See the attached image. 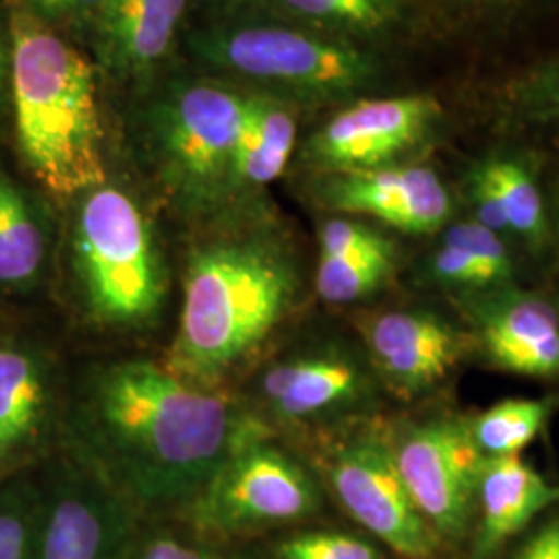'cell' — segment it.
Segmentation results:
<instances>
[{"label": "cell", "instance_id": "6da1fadb", "mask_svg": "<svg viewBox=\"0 0 559 559\" xmlns=\"http://www.w3.org/2000/svg\"><path fill=\"white\" fill-rule=\"evenodd\" d=\"M261 433L224 394L147 360L96 369L78 406L83 462L138 512L185 510Z\"/></svg>", "mask_w": 559, "mask_h": 559}, {"label": "cell", "instance_id": "836d02e7", "mask_svg": "<svg viewBox=\"0 0 559 559\" xmlns=\"http://www.w3.org/2000/svg\"><path fill=\"white\" fill-rule=\"evenodd\" d=\"M34 15L44 23L90 25L104 0H27Z\"/></svg>", "mask_w": 559, "mask_h": 559}, {"label": "cell", "instance_id": "d4e9b609", "mask_svg": "<svg viewBox=\"0 0 559 559\" xmlns=\"http://www.w3.org/2000/svg\"><path fill=\"white\" fill-rule=\"evenodd\" d=\"M392 253H376L360 258H320L316 274V290L321 299L346 305L376 293L394 270Z\"/></svg>", "mask_w": 559, "mask_h": 559}, {"label": "cell", "instance_id": "83f0119b", "mask_svg": "<svg viewBox=\"0 0 559 559\" xmlns=\"http://www.w3.org/2000/svg\"><path fill=\"white\" fill-rule=\"evenodd\" d=\"M441 17L460 25H508L543 11L559 0H431Z\"/></svg>", "mask_w": 559, "mask_h": 559}, {"label": "cell", "instance_id": "484cf974", "mask_svg": "<svg viewBox=\"0 0 559 559\" xmlns=\"http://www.w3.org/2000/svg\"><path fill=\"white\" fill-rule=\"evenodd\" d=\"M44 500L29 483L0 489V559H38Z\"/></svg>", "mask_w": 559, "mask_h": 559}, {"label": "cell", "instance_id": "ac0fdd59", "mask_svg": "<svg viewBox=\"0 0 559 559\" xmlns=\"http://www.w3.org/2000/svg\"><path fill=\"white\" fill-rule=\"evenodd\" d=\"M265 13L330 38L378 48L408 25L406 0H261Z\"/></svg>", "mask_w": 559, "mask_h": 559}, {"label": "cell", "instance_id": "f546056e", "mask_svg": "<svg viewBox=\"0 0 559 559\" xmlns=\"http://www.w3.org/2000/svg\"><path fill=\"white\" fill-rule=\"evenodd\" d=\"M396 251L376 228L348 218L328 221L320 230V258H360Z\"/></svg>", "mask_w": 559, "mask_h": 559}, {"label": "cell", "instance_id": "d6986e66", "mask_svg": "<svg viewBox=\"0 0 559 559\" xmlns=\"http://www.w3.org/2000/svg\"><path fill=\"white\" fill-rule=\"evenodd\" d=\"M295 108L290 102L249 92L233 162V193L261 189L284 173L297 143Z\"/></svg>", "mask_w": 559, "mask_h": 559}, {"label": "cell", "instance_id": "cb8c5ba5", "mask_svg": "<svg viewBox=\"0 0 559 559\" xmlns=\"http://www.w3.org/2000/svg\"><path fill=\"white\" fill-rule=\"evenodd\" d=\"M477 168L493 185L500 198L510 235L526 245L539 247L547 233V221L539 187L526 166L512 158L496 156L480 162Z\"/></svg>", "mask_w": 559, "mask_h": 559}, {"label": "cell", "instance_id": "7402d4cb", "mask_svg": "<svg viewBox=\"0 0 559 559\" xmlns=\"http://www.w3.org/2000/svg\"><path fill=\"white\" fill-rule=\"evenodd\" d=\"M46 233L20 187L0 175V284L21 286L38 276Z\"/></svg>", "mask_w": 559, "mask_h": 559}, {"label": "cell", "instance_id": "5b68a950", "mask_svg": "<svg viewBox=\"0 0 559 559\" xmlns=\"http://www.w3.org/2000/svg\"><path fill=\"white\" fill-rule=\"evenodd\" d=\"M249 92L212 75L166 85L145 112L156 173L182 207L205 210L233 193V162Z\"/></svg>", "mask_w": 559, "mask_h": 559}, {"label": "cell", "instance_id": "d590c367", "mask_svg": "<svg viewBox=\"0 0 559 559\" xmlns=\"http://www.w3.org/2000/svg\"><path fill=\"white\" fill-rule=\"evenodd\" d=\"M9 80H11V44H7L0 29V96Z\"/></svg>", "mask_w": 559, "mask_h": 559}, {"label": "cell", "instance_id": "9c48e42d", "mask_svg": "<svg viewBox=\"0 0 559 559\" xmlns=\"http://www.w3.org/2000/svg\"><path fill=\"white\" fill-rule=\"evenodd\" d=\"M330 483L344 510L400 558H436L438 535L411 498L390 445L348 441L330 462Z\"/></svg>", "mask_w": 559, "mask_h": 559}, {"label": "cell", "instance_id": "4dcf8cb0", "mask_svg": "<svg viewBox=\"0 0 559 559\" xmlns=\"http://www.w3.org/2000/svg\"><path fill=\"white\" fill-rule=\"evenodd\" d=\"M129 559H245L207 540L182 537L175 531H138Z\"/></svg>", "mask_w": 559, "mask_h": 559}, {"label": "cell", "instance_id": "8992f818", "mask_svg": "<svg viewBox=\"0 0 559 559\" xmlns=\"http://www.w3.org/2000/svg\"><path fill=\"white\" fill-rule=\"evenodd\" d=\"M81 198L73 255L92 316L110 325L152 318L164 297V270L140 205L106 182Z\"/></svg>", "mask_w": 559, "mask_h": 559}, {"label": "cell", "instance_id": "7a4b0ae2", "mask_svg": "<svg viewBox=\"0 0 559 559\" xmlns=\"http://www.w3.org/2000/svg\"><path fill=\"white\" fill-rule=\"evenodd\" d=\"M182 284L179 336L166 369L205 388L270 336L299 290L290 255L258 233L198 245Z\"/></svg>", "mask_w": 559, "mask_h": 559}, {"label": "cell", "instance_id": "603a6c76", "mask_svg": "<svg viewBox=\"0 0 559 559\" xmlns=\"http://www.w3.org/2000/svg\"><path fill=\"white\" fill-rule=\"evenodd\" d=\"M549 417L545 400H503L491 406L471 427V436L485 459L520 456L528 448Z\"/></svg>", "mask_w": 559, "mask_h": 559}, {"label": "cell", "instance_id": "44dd1931", "mask_svg": "<svg viewBox=\"0 0 559 559\" xmlns=\"http://www.w3.org/2000/svg\"><path fill=\"white\" fill-rule=\"evenodd\" d=\"M489 115L508 131L559 138V52L500 83Z\"/></svg>", "mask_w": 559, "mask_h": 559}, {"label": "cell", "instance_id": "30bf717a", "mask_svg": "<svg viewBox=\"0 0 559 559\" xmlns=\"http://www.w3.org/2000/svg\"><path fill=\"white\" fill-rule=\"evenodd\" d=\"M392 454L411 498L436 535L460 537L468 526L485 464L471 427L456 420L411 427Z\"/></svg>", "mask_w": 559, "mask_h": 559}, {"label": "cell", "instance_id": "52a82bcc", "mask_svg": "<svg viewBox=\"0 0 559 559\" xmlns=\"http://www.w3.org/2000/svg\"><path fill=\"white\" fill-rule=\"evenodd\" d=\"M318 506L311 477L261 433L224 460L185 512L200 533L240 537L307 519Z\"/></svg>", "mask_w": 559, "mask_h": 559}, {"label": "cell", "instance_id": "d6a6232c", "mask_svg": "<svg viewBox=\"0 0 559 559\" xmlns=\"http://www.w3.org/2000/svg\"><path fill=\"white\" fill-rule=\"evenodd\" d=\"M468 198H471V203H473L475 222H479L485 228L493 230L500 237H508L510 235V226H508V221H506L500 198H498L493 185L487 180V177L480 173L479 168H475L471 182H468Z\"/></svg>", "mask_w": 559, "mask_h": 559}, {"label": "cell", "instance_id": "7c38bea8", "mask_svg": "<svg viewBox=\"0 0 559 559\" xmlns=\"http://www.w3.org/2000/svg\"><path fill=\"white\" fill-rule=\"evenodd\" d=\"M320 198L334 212L369 216L411 235L436 233L452 214L440 175L415 164L325 175Z\"/></svg>", "mask_w": 559, "mask_h": 559}, {"label": "cell", "instance_id": "8fae6325", "mask_svg": "<svg viewBox=\"0 0 559 559\" xmlns=\"http://www.w3.org/2000/svg\"><path fill=\"white\" fill-rule=\"evenodd\" d=\"M138 510L81 462L55 485L41 512L38 559H129Z\"/></svg>", "mask_w": 559, "mask_h": 559}, {"label": "cell", "instance_id": "e0dca14e", "mask_svg": "<svg viewBox=\"0 0 559 559\" xmlns=\"http://www.w3.org/2000/svg\"><path fill=\"white\" fill-rule=\"evenodd\" d=\"M477 496L480 503L477 558L487 559L537 514L559 503V485L545 479L520 456L485 459Z\"/></svg>", "mask_w": 559, "mask_h": 559}, {"label": "cell", "instance_id": "f1b7e54d", "mask_svg": "<svg viewBox=\"0 0 559 559\" xmlns=\"http://www.w3.org/2000/svg\"><path fill=\"white\" fill-rule=\"evenodd\" d=\"M278 551L282 559H380L371 543L334 531L300 533L282 540Z\"/></svg>", "mask_w": 559, "mask_h": 559}, {"label": "cell", "instance_id": "9a60e30c", "mask_svg": "<svg viewBox=\"0 0 559 559\" xmlns=\"http://www.w3.org/2000/svg\"><path fill=\"white\" fill-rule=\"evenodd\" d=\"M369 376L342 353H311L272 365L261 378V396L286 420H309L344 413L369 394Z\"/></svg>", "mask_w": 559, "mask_h": 559}, {"label": "cell", "instance_id": "2e32d148", "mask_svg": "<svg viewBox=\"0 0 559 559\" xmlns=\"http://www.w3.org/2000/svg\"><path fill=\"white\" fill-rule=\"evenodd\" d=\"M480 344L491 362L528 378L559 376V313L528 293H506L479 320Z\"/></svg>", "mask_w": 559, "mask_h": 559}, {"label": "cell", "instance_id": "3957f363", "mask_svg": "<svg viewBox=\"0 0 559 559\" xmlns=\"http://www.w3.org/2000/svg\"><path fill=\"white\" fill-rule=\"evenodd\" d=\"M9 44V83L25 166L55 195H83L100 187L106 162L92 62L29 13H15Z\"/></svg>", "mask_w": 559, "mask_h": 559}, {"label": "cell", "instance_id": "ba28073f", "mask_svg": "<svg viewBox=\"0 0 559 559\" xmlns=\"http://www.w3.org/2000/svg\"><path fill=\"white\" fill-rule=\"evenodd\" d=\"M443 108L427 94L348 102L307 140L302 158L323 175L396 166L438 127Z\"/></svg>", "mask_w": 559, "mask_h": 559}, {"label": "cell", "instance_id": "e575fe53", "mask_svg": "<svg viewBox=\"0 0 559 559\" xmlns=\"http://www.w3.org/2000/svg\"><path fill=\"white\" fill-rule=\"evenodd\" d=\"M519 559H559V520L543 524L520 549Z\"/></svg>", "mask_w": 559, "mask_h": 559}, {"label": "cell", "instance_id": "277c9868", "mask_svg": "<svg viewBox=\"0 0 559 559\" xmlns=\"http://www.w3.org/2000/svg\"><path fill=\"white\" fill-rule=\"evenodd\" d=\"M185 41L205 75L295 106L360 100L383 80L378 50L270 13L222 15L193 27Z\"/></svg>", "mask_w": 559, "mask_h": 559}, {"label": "cell", "instance_id": "1f68e13d", "mask_svg": "<svg viewBox=\"0 0 559 559\" xmlns=\"http://www.w3.org/2000/svg\"><path fill=\"white\" fill-rule=\"evenodd\" d=\"M429 270H431V276L445 286L477 288V290L496 286L479 261L462 247L445 240H441L440 247L431 255Z\"/></svg>", "mask_w": 559, "mask_h": 559}, {"label": "cell", "instance_id": "ffe728a7", "mask_svg": "<svg viewBox=\"0 0 559 559\" xmlns=\"http://www.w3.org/2000/svg\"><path fill=\"white\" fill-rule=\"evenodd\" d=\"M46 402L40 360L17 346H0V466L38 436Z\"/></svg>", "mask_w": 559, "mask_h": 559}, {"label": "cell", "instance_id": "4316f807", "mask_svg": "<svg viewBox=\"0 0 559 559\" xmlns=\"http://www.w3.org/2000/svg\"><path fill=\"white\" fill-rule=\"evenodd\" d=\"M441 240L468 251L479 261L496 286L508 284L514 276V261L510 258L506 239L475 221L459 222L445 228Z\"/></svg>", "mask_w": 559, "mask_h": 559}, {"label": "cell", "instance_id": "5bb4252c", "mask_svg": "<svg viewBox=\"0 0 559 559\" xmlns=\"http://www.w3.org/2000/svg\"><path fill=\"white\" fill-rule=\"evenodd\" d=\"M189 0H104L90 38L104 71L119 80L154 73L173 52Z\"/></svg>", "mask_w": 559, "mask_h": 559}, {"label": "cell", "instance_id": "4fadbf2b", "mask_svg": "<svg viewBox=\"0 0 559 559\" xmlns=\"http://www.w3.org/2000/svg\"><path fill=\"white\" fill-rule=\"evenodd\" d=\"M365 338L383 380L415 396L450 376L462 344L445 321L423 311H388L369 320Z\"/></svg>", "mask_w": 559, "mask_h": 559}, {"label": "cell", "instance_id": "8d00e7d4", "mask_svg": "<svg viewBox=\"0 0 559 559\" xmlns=\"http://www.w3.org/2000/svg\"><path fill=\"white\" fill-rule=\"evenodd\" d=\"M203 2L218 4V7H230V4H239V2H245V0H203Z\"/></svg>", "mask_w": 559, "mask_h": 559}]
</instances>
